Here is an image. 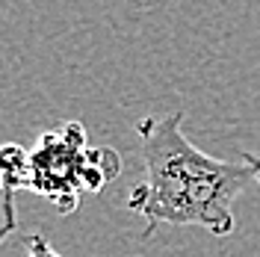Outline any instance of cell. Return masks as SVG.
Masks as SVG:
<instances>
[{"mask_svg": "<svg viewBox=\"0 0 260 257\" xmlns=\"http://www.w3.org/2000/svg\"><path fill=\"white\" fill-rule=\"evenodd\" d=\"M183 113L145 115L136 121L142 139L145 177L127 195V210L148 222L145 237L157 225H195L216 237L234 234V201L260 186V157L219 160L183 136Z\"/></svg>", "mask_w": 260, "mask_h": 257, "instance_id": "obj_1", "label": "cell"}, {"mask_svg": "<svg viewBox=\"0 0 260 257\" xmlns=\"http://www.w3.org/2000/svg\"><path fill=\"white\" fill-rule=\"evenodd\" d=\"M121 175L115 148H92L80 121L45 130L30 148V192L50 201L56 213L71 216L83 195L101 192Z\"/></svg>", "mask_w": 260, "mask_h": 257, "instance_id": "obj_2", "label": "cell"}, {"mask_svg": "<svg viewBox=\"0 0 260 257\" xmlns=\"http://www.w3.org/2000/svg\"><path fill=\"white\" fill-rule=\"evenodd\" d=\"M0 189H3V219L6 231L12 234L18 228L15 216V195L30 189V148L18 142L0 145Z\"/></svg>", "mask_w": 260, "mask_h": 257, "instance_id": "obj_3", "label": "cell"}, {"mask_svg": "<svg viewBox=\"0 0 260 257\" xmlns=\"http://www.w3.org/2000/svg\"><path fill=\"white\" fill-rule=\"evenodd\" d=\"M27 257H62V254L50 245V240L45 234H30V240H27Z\"/></svg>", "mask_w": 260, "mask_h": 257, "instance_id": "obj_4", "label": "cell"}, {"mask_svg": "<svg viewBox=\"0 0 260 257\" xmlns=\"http://www.w3.org/2000/svg\"><path fill=\"white\" fill-rule=\"evenodd\" d=\"M9 237V231H6V219H3V189H0V242Z\"/></svg>", "mask_w": 260, "mask_h": 257, "instance_id": "obj_5", "label": "cell"}]
</instances>
